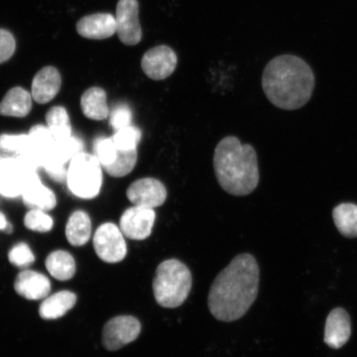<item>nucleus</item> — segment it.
Segmentation results:
<instances>
[{"mask_svg": "<svg viewBox=\"0 0 357 357\" xmlns=\"http://www.w3.org/2000/svg\"><path fill=\"white\" fill-rule=\"evenodd\" d=\"M259 266L248 253L234 258L213 281L208 298L212 315L222 322H234L247 314L257 300Z\"/></svg>", "mask_w": 357, "mask_h": 357, "instance_id": "obj_1", "label": "nucleus"}, {"mask_svg": "<svg viewBox=\"0 0 357 357\" xmlns=\"http://www.w3.org/2000/svg\"><path fill=\"white\" fill-rule=\"evenodd\" d=\"M262 89L278 108L296 110L310 100L315 77L309 64L294 55H281L268 62L262 74Z\"/></svg>", "mask_w": 357, "mask_h": 357, "instance_id": "obj_2", "label": "nucleus"}, {"mask_svg": "<svg viewBox=\"0 0 357 357\" xmlns=\"http://www.w3.org/2000/svg\"><path fill=\"white\" fill-rule=\"evenodd\" d=\"M213 169L218 184L227 194L245 196L257 189L260 180L257 151L229 136L218 142L213 154Z\"/></svg>", "mask_w": 357, "mask_h": 357, "instance_id": "obj_3", "label": "nucleus"}, {"mask_svg": "<svg viewBox=\"0 0 357 357\" xmlns=\"http://www.w3.org/2000/svg\"><path fill=\"white\" fill-rule=\"evenodd\" d=\"M192 287L190 271L177 259L164 261L156 268L153 288L155 301L167 309L180 307Z\"/></svg>", "mask_w": 357, "mask_h": 357, "instance_id": "obj_4", "label": "nucleus"}, {"mask_svg": "<svg viewBox=\"0 0 357 357\" xmlns=\"http://www.w3.org/2000/svg\"><path fill=\"white\" fill-rule=\"evenodd\" d=\"M67 185L73 194L82 199H93L100 194L102 166L95 155L82 153L70 160L67 169Z\"/></svg>", "mask_w": 357, "mask_h": 357, "instance_id": "obj_5", "label": "nucleus"}, {"mask_svg": "<svg viewBox=\"0 0 357 357\" xmlns=\"http://www.w3.org/2000/svg\"><path fill=\"white\" fill-rule=\"evenodd\" d=\"M37 175V169L19 156L0 159V194L7 198L22 195L28 183Z\"/></svg>", "mask_w": 357, "mask_h": 357, "instance_id": "obj_6", "label": "nucleus"}, {"mask_svg": "<svg viewBox=\"0 0 357 357\" xmlns=\"http://www.w3.org/2000/svg\"><path fill=\"white\" fill-rule=\"evenodd\" d=\"M93 243L97 256L105 262L118 263L127 256L124 235L114 223L106 222L98 227Z\"/></svg>", "mask_w": 357, "mask_h": 357, "instance_id": "obj_7", "label": "nucleus"}, {"mask_svg": "<svg viewBox=\"0 0 357 357\" xmlns=\"http://www.w3.org/2000/svg\"><path fill=\"white\" fill-rule=\"evenodd\" d=\"M142 326L135 317L124 315L112 319L105 325L102 345L109 351H117L136 340Z\"/></svg>", "mask_w": 357, "mask_h": 357, "instance_id": "obj_8", "label": "nucleus"}, {"mask_svg": "<svg viewBox=\"0 0 357 357\" xmlns=\"http://www.w3.org/2000/svg\"><path fill=\"white\" fill-rule=\"evenodd\" d=\"M138 15L137 0H119L116 10V26L120 41L127 46H135L141 42L142 31Z\"/></svg>", "mask_w": 357, "mask_h": 357, "instance_id": "obj_9", "label": "nucleus"}, {"mask_svg": "<svg viewBox=\"0 0 357 357\" xmlns=\"http://www.w3.org/2000/svg\"><path fill=\"white\" fill-rule=\"evenodd\" d=\"M177 62L178 58L173 49L166 45H160L151 48L145 53L141 66L147 77L153 80H162L174 73Z\"/></svg>", "mask_w": 357, "mask_h": 357, "instance_id": "obj_10", "label": "nucleus"}, {"mask_svg": "<svg viewBox=\"0 0 357 357\" xmlns=\"http://www.w3.org/2000/svg\"><path fill=\"white\" fill-rule=\"evenodd\" d=\"M155 220L154 208L134 205L123 213L119 227L126 238L142 241L151 236Z\"/></svg>", "mask_w": 357, "mask_h": 357, "instance_id": "obj_11", "label": "nucleus"}, {"mask_svg": "<svg viewBox=\"0 0 357 357\" xmlns=\"http://www.w3.org/2000/svg\"><path fill=\"white\" fill-rule=\"evenodd\" d=\"M127 197L137 206L155 208L162 206L166 202L167 190L158 178H142L134 181L128 187Z\"/></svg>", "mask_w": 357, "mask_h": 357, "instance_id": "obj_12", "label": "nucleus"}, {"mask_svg": "<svg viewBox=\"0 0 357 357\" xmlns=\"http://www.w3.org/2000/svg\"><path fill=\"white\" fill-rule=\"evenodd\" d=\"M15 289L26 300L40 301L50 294L51 282L46 275L39 272L24 270L17 275Z\"/></svg>", "mask_w": 357, "mask_h": 357, "instance_id": "obj_13", "label": "nucleus"}, {"mask_svg": "<svg viewBox=\"0 0 357 357\" xmlns=\"http://www.w3.org/2000/svg\"><path fill=\"white\" fill-rule=\"evenodd\" d=\"M77 30L82 37L93 40L109 38L117 33L115 17L105 13L83 17L77 22Z\"/></svg>", "mask_w": 357, "mask_h": 357, "instance_id": "obj_14", "label": "nucleus"}, {"mask_svg": "<svg viewBox=\"0 0 357 357\" xmlns=\"http://www.w3.org/2000/svg\"><path fill=\"white\" fill-rule=\"evenodd\" d=\"M351 321L345 310L337 307L326 321L324 342L333 349L344 346L351 336Z\"/></svg>", "mask_w": 357, "mask_h": 357, "instance_id": "obj_15", "label": "nucleus"}, {"mask_svg": "<svg viewBox=\"0 0 357 357\" xmlns=\"http://www.w3.org/2000/svg\"><path fill=\"white\" fill-rule=\"evenodd\" d=\"M61 77L54 66H46L38 71L32 82V96L38 104L45 105L52 101L59 93Z\"/></svg>", "mask_w": 357, "mask_h": 357, "instance_id": "obj_16", "label": "nucleus"}, {"mask_svg": "<svg viewBox=\"0 0 357 357\" xmlns=\"http://www.w3.org/2000/svg\"><path fill=\"white\" fill-rule=\"evenodd\" d=\"M22 197L26 206L30 209L48 212L56 206L55 194L43 184L38 175L28 183Z\"/></svg>", "mask_w": 357, "mask_h": 357, "instance_id": "obj_17", "label": "nucleus"}, {"mask_svg": "<svg viewBox=\"0 0 357 357\" xmlns=\"http://www.w3.org/2000/svg\"><path fill=\"white\" fill-rule=\"evenodd\" d=\"M33 106V96L21 87L8 91L0 102V114L8 117L24 118Z\"/></svg>", "mask_w": 357, "mask_h": 357, "instance_id": "obj_18", "label": "nucleus"}, {"mask_svg": "<svg viewBox=\"0 0 357 357\" xmlns=\"http://www.w3.org/2000/svg\"><path fill=\"white\" fill-rule=\"evenodd\" d=\"M77 296L68 290L57 292L47 297L39 307V315L46 320L61 318L73 309L77 303Z\"/></svg>", "mask_w": 357, "mask_h": 357, "instance_id": "obj_19", "label": "nucleus"}, {"mask_svg": "<svg viewBox=\"0 0 357 357\" xmlns=\"http://www.w3.org/2000/svg\"><path fill=\"white\" fill-rule=\"evenodd\" d=\"M80 106L84 115L89 119L100 121L109 115L106 92L100 87L88 89L82 96Z\"/></svg>", "mask_w": 357, "mask_h": 357, "instance_id": "obj_20", "label": "nucleus"}, {"mask_svg": "<svg viewBox=\"0 0 357 357\" xmlns=\"http://www.w3.org/2000/svg\"><path fill=\"white\" fill-rule=\"evenodd\" d=\"M92 225L91 218L86 212H74L69 218L66 226V236L68 242L80 247L86 244L91 236Z\"/></svg>", "mask_w": 357, "mask_h": 357, "instance_id": "obj_21", "label": "nucleus"}, {"mask_svg": "<svg viewBox=\"0 0 357 357\" xmlns=\"http://www.w3.org/2000/svg\"><path fill=\"white\" fill-rule=\"evenodd\" d=\"M45 264L52 278L61 281L73 278L77 270L74 257L68 252L61 250L52 252Z\"/></svg>", "mask_w": 357, "mask_h": 357, "instance_id": "obj_22", "label": "nucleus"}, {"mask_svg": "<svg viewBox=\"0 0 357 357\" xmlns=\"http://www.w3.org/2000/svg\"><path fill=\"white\" fill-rule=\"evenodd\" d=\"M333 217L337 229L347 238L357 236V205L341 204L333 209Z\"/></svg>", "mask_w": 357, "mask_h": 357, "instance_id": "obj_23", "label": "nucleus"}, {"mask_svg": "<svg viewBox=\"0 0 357 357\" xmlns=\"http://www.w3.org/2000/svg\"><path fill=\"white\" fill-rule=\"evenodd\" d=\"M84 144L79 138L70 136L65 139L55 141L54 147L43 164L54 162L64 165L70 162L75 155L83 153Z\"/></svg>", "mask_w": 357, "mask_h": 357, "instance_id": "obj_24", "label": "nucleus"}, {"mask_svg": "<svg viewBox=\"0 0 357 357\" xmlns=\"http://www.w3.org/2000/svg\"><path fill=\"white\" fill-rule=\"evenodd\" d=\"M46 121L55 141L73 136L69 115L63 107L56 106L49 109L46 115Z\"/></svg>", "mask_w": 357, "mask_h": 357, "instance_id": "obj_25", "label": "nucleus"}, {"mask_svg": "<svg viewBox=\"0 0 357 357\" xmlns=\"http://www.w3.org/2000/svg\"><path fill=\"white\" fill-rule=\"evenodd\" d=\"M137 162V151L133 150H118L117 158L114 162L102 167L109 176L114 177H123L128 175L134 167H135Z\"/></svg>", "mask_w": 357, "mask_h": 357, "instance_id": "obj_26", "label": "nucleus"}, {"mask_svg": "<svg viewBox=\"0 0 357 357\" xmlns=\"http://www.w3.org/2000/svg\"><path fill=\"white\" fill-rule=\"evenodd\" d=\"M112 138L118 150L137 149L142 139V132L139 128L130 125L116 132Z\"/></svg>", "mask_w": 357, "mask_h": 357, "instance_id": "obj_27", "label": "nucleus"}, {"mask_svg": "<svg viewBox=\"0 0 357 357\" xmlns=\"http://www.w3.org/2000/svg\"><path fill=\"white\" fill-rule=\"evenodd\" d=\"M93 153L102 167L109 166L117 158V149L113 138L100 137L93 142Z\"/></svg>", "mask_w": 357, "mask_h": 357, "instance_id": "obj_28", "label": "nucleus"}, {"mask_svg": "<svg viewBox=\"0 0 357 357\" xmlns=\"http://www.w3.org/2000/svg\"><path fill=\"white\" fill-rule=\"evenodd\" d=\"M24 225L29 230L47 233L52 229L53 220L46 212L31 209L24 217Z\"/></svg>", "mask_w": 357, "mask_h": 357, "instance_id": "obj_29", "label": "nucleus"}, {"mask_svg": "<svg viewBox=\"0 0 357 357\" xmlns=\"http://www.w3.org/2000/svg\"><path fill=\"white\" fill-rule=\"evenodd\" d=\"M8 260L12 265L26 269L34 263L35 257L28 244L20 243L13 245L8 252Z\"/></svg>", "mask_w": 357, "mask_h": 357, "instance_id": "obj_30", "label": "nucleus"}, {"mask_svg": "<svg viewBox=\"0 0 357 357\" xmlns=\"http://www.w3.org/2000/svg\"><path fill=\"white\" fill-rule=\"evenodd\" d=\"M132 120V111L128 105H115L109 113V123L115 132L123 128L130 126Z\"/></svg>", "mask_w": 357, "mask_h": 357, "instance_id": "obj_31", "label": "nucleus"}, {"mask_svg": "<svg viewBox=\"0 0 357 357\" xmlns=\"http://www.w3.org/2000/svg\"><path fill=\"white\" fill-rule=\"evenodd\" d=\"M29 145V134L21 135H0V149L20 155Z\"/></svg>", "mask_w": 357, "mask_h": 357, "instance_id": "obj_32", "label": "nucleus"}, {"mask_svg": "<svg viewBox=\"0 0 357 357\" xmlns=\"http://www.w3.org/2000/svg\"><path fill=\"white\" fill-rule=\"evenodd\" d=\"M15 49L16 42L13 34L10 31L0 29V64L10 60Z\"/></svg>", "mask_w": 357, "mask_h": 357, "instance_id": "obj_33", "label": "nucleus"}, {"mask_svg": "<svg viewBox=\"0 0 357 357\" xmlns=\"http://www.w3.org/2000/svg\"><path fill=\"white\" fill-rule=\"evenodd\" d=\"M8 225V222L6 220V217L4 216V214L0 212V230L4 231L6 229V227Z\"/></svg>", "mask_w": 357, "mask_h": 357, "instance_id": "obj_34", "label": "nucleus"}, {"mask_svg": "<svg viewBox=\"0 0 357 357\" xmlns=\"http://www.w3.org/2000/svg\"><path fill=\"white\" fill-rule=\"evenodd\" d=\"M4 233H6L8 234H10L12 233L13 231V226L11 225V223L8 222V226L6 227V229H4Z\"/></svg>", "mask_w": 357, "mask_h": 357, "instance_id": "obj_35", "label": "nucleus"}]
</instances>
